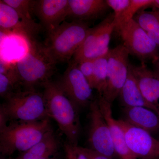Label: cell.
Wrapping results in <instances>:
<instances>
[{"label":"cell","instance_id":"obj_1","mask_svg":"<svg viewBox=\"0 0 159 159\" xmlns=\"http://www.w3.org/2000/svg\"><path fill=\"white\" fill-rule=\"evenodd\" d=\"M42 87L48 117L56 122L67 142L78 145L81 132L79 108L66 96L57 81L49 80Z\"/></svg>","mask_w":159,"mask_h":159},{"label":"cell","instance_id":"obj_2","mask_svg":"<svg viewBox=\"0 0 159 159\" xmlns=\"http://www.w3.org/2000/svg\"><path fill=\"white\" fill-rule=\"evenodd\" d=\"M25 55L13 64L20 86L23 90L36 89L38 86L51 80L56 72L57 63L51 57L44 44L35 39L28 42Z\"/></svg>","mask_w":159,"mask_h":159},{"label":"cell","instance_id":"obj_3","mask_svg":"<svg viewBox=\"0 0 159 159\" xmlns=\"http://www.w3.org/2000/svg\"><path fill=\"white\" fill-rule=\"evenodd\" d=\"M50 118L37 121H11L0 127V152L9 157L29 150L52 130Z\"/></svg>","mask_w":159,"mask_h":159},{"label":"cell","instance_id":"obj_4","mask_svg":"<svg viewBox=\"0 0 159 159\" xmlns=\"http://www.w3.org/2000/svg\"><path fill=\"white\" fill-rule=\"evenodd\" d=\"M50 118L43 93L19 90L4 99L0 106V127L11 121H37Z\"/></svg>","mask_w":159,"mask_h":159},{"label":"cell","instance_id":"obj_5","mask_svg":"<svg viewBox=\"0 0 159 159\" xmlns=\"http://www.w3.org/2000/svg\"><path fill=\"white\" fill-rule=\"evenodd\" d=\"M89 26V23L85 22L65 21L48 32L44 45L57 63L70 61L85 39Z\"/></svg>","mask_w":159,"mask_h":159},{"label":"cell","instance_id":"obj_6","mask_svg":"<svg viewBox=\"0 0 159 159\" xmlns=\"http://www.w3.org/2000/svg\"><path fill=\"white\" fill-rule=\"evenodd\" d=\"M123 45L129 54L145 62H152L159 56V48L146 31L134 19L115 26Z\"/></svg>","mask_w":159,"mask_h":159},{"label":"cell","instance_id":"obj_7","mask_svg":"<svg viewBox=\"0 0 159 159\" xmlns=\"http://www.w3.org/2000/svg\"><path fill=\"white\" fill-rule=\"evenodd\" d=\"M115 26L114 13H110L97 25L90 28L73 60L78 63L86 60H95L107 54L110 50L109 46Z\"/></svg>","mask_w":159,"mask_h":159},{"label":"cell","instance_id":"obj_8","mask_svg":"<svg viewBox=\"0 0 159 159\" xmlns=\"http://www.w3.org/2000/svg\"><path fill=\"white\" fill-rule=\"evenodd\" d=\"M129 55L128 50L123 44L119 45L109 51L107 83L101 97L111 104L119 97L128 77L130 65Z\"/></svg>","mask_w":159,"mask_h":159},{"label":"cell","instance_id":"obj_9","mask_svg":"<svg viewBox=\"0 0 159 159\" xmlns=\"http://www.w3.org/2000/svg\"><path fill=\"white\" fill-rule=\"evenodd\" d=\"M89 108L88 142L90 148L110 158L116 159L118 157L114 149L110 128L97 99L91 103Z\"/></svg>","mask_w":159,"mask_h":159},{"label":"cell","instance_id":"obj_10","mask_svg":"<svg viewBox=\"0 0 159 159\" xmlns=\"http://www.w3.org/2000/svg\"><path fill=\"white\" fill-rule=\"evenodd\" d=\"M66 96L80 109L89 107L95 99L93 89L72 60L61 79L57 81Z\"/></svg>","mask_w":159,"mask_h":159},{"label":"cell","instance_id":"obj_11","mask_svg":"<svg viewBox=\"0 0 159 159\" xmlns=\"http://www.w3.org/2000/svg\"><path fill=\"white\" fill-rule=\"evenodd\" d=\"M116 122L124 133L129 148L137 159H159V140L124 119H118Z\"/></svg>","mask_w":159,"mask_h":159},{"label":"cell","instance_id":"obj_12","mask_svg":"<svg viewBox=\"0 0 159 159\" xmlns=\"http://www.w3.org/2000/svg\"><path fill=\"white\" fill-rule=\"evenodd\" d=\"M40 24L21 16L3 0L0 1V29L5 34L22 36L28 42L34 37L42 28Z\"/></svg>","mask_w":159,"mask_h":159},{"label":"cell","instance_id":"obj_13","mask_svg":"<svg viewBox=\"0 0 159 159\" xmlns=\"http://www.w3.org/2000/svg\"><path fill=\"white\" fill-rule=\"evenodd\" d=\"M69 11V0H37L33 4V12L48 32L65 21Z\"/></svg>","mask_w":159,"mask_h":159},{"label":"cell","instance_id":"obj_14","mask_svg":"<svg viewBox=\"0 0 159 159\" xmlns=\"http://www.w3.org/2000/svg\"><path fill=\"white\" fill-rule=\"evenodd\" d=\"M129 70L138 82L145 99L156 109L159 116V75L145 62L139 65L130 64Z\"/></svg>","mask_w":159,"mask_h":159},{"label":"cell","instance_id":"obj_15","mask_svg":"<svg viewBox=\"0 0 159 159\" xmlns=\"http://www.w3.org/2000/svg\"><path fill=\"white\" fill-rule=\"evenodd\" d=\"M69 2L67 18L89 23L103 17L110 9L106 0H69Z\"/></svg>","mask_w":159,"mask_h":159},{"label":"cell","instance_id":"obj_16","mask_svg":"<svg viewBox=\"0 0 159 159\" xmlns=\"http://www.w3.org/2000/svg\"><path fill=\"white\" fill-rule=\"evenodd\" d=\"M97 99L101 112L110 128L114 149L117 157L120 159H138L129 148L124 133L113 116L111 104L101 96H99Z\"/></svg>","mask_w":159,"mask_h":159},{"label":"cell","instance_id":"obj_17","mask_svg":"<svg viewBox=\"0 0 159 159\" xmlns=\"http://www.w3.org/2000/svg\"><path fill=\"white\" fill-rule=\"evenodd\" d=\"M125 119L131 125L149 133L159 132V116L153 111L143 107H124Z\"/></svg>","mask_w":159,"mask_h":159},{"label":"cell","instance_id":"obj_18","mask_svg":"<svg viewBox=\"0 0 159 159\" xmlns=\"http://www.w3.org/2000/svg\"><path fill=\"white\" fill-rule=\"evenodd\" d=\"M119 97L124 107H145L153 111L158 115L156 109L149 103L143 96L138 82L129 70L128 77L120 91Z\"/></svg>","mask_w":159,"mask_h":159},{"label":"cell","instance_id":"obj_19","mask_svg":"<svg viewBox=\"0 0 159 159\" xmlns=\"http://www.w3.org/2000/svg\"><path fill=\"white\" fill-rule=\"evenodd\" d=\"M60 145L59 140L52 129L47 133L37 144L25 152L40 158L56 157Z\"/></svg>","mask_w":159,"mask_h":159},{"label":"cell","instance_id":"obj_20","mask_svg":"<svg viewBox=\"0 0 159 159\" xmlns=\"http://www.w3.org/2000/svg\"><path fill=\"white\" fill-rule=\"evenodd\" d=\"M133 19L144 29L159 48V11L155 9L140 10Z\"/></svg>","mask_w":159,"mask_h":159},{"label":"cell","instance_id":"obj_21","mask_svg":"<svg viewBox=\"0 0 159 159\" xmlns=\"http://www.w3.org/2000/svg\"><path fill=\"white\" fill-rule=\"evenodd\" d=\"M108 53L94 60V74L92 88L98 92L99 96H102L104 93L107 83Z\"/></svg>","mask_w":159,"mask_h":159},{"label":"cell","instance_id":"obj_22","mask_svg":"<svg viewBox=\"0 0 159 159\" xmlns=\"http://www.w3.org/2000/svg\"><path fill=\"white\" fill-rule=\"evenodd\" d=\"M153 0H130V5L120 19L115 22L116 25L129 21L141 9H146L152 3Z\"/></svg>","mask_w":159,"mask_h":159},{"label":"cell","instance_id":"obj_23","mask_svg":"<svg viewBox=\"0 0 159 159\" xmlns=\"http://www.w3.org/2000/svg\"><path fill=\"white\" fill-rule=\"evenodd\" d=\"M7 5L13 8L21 16L30 20H33L31 16L33 12L34 1L31 0H3Z\"/></svg>","mask_w":159,"mask_h":159},{"label":"cell","instance_id":"obj_24","mask_svg":"<svg viewBox=\"0 0 159 159\" xmlns=\"http://www.w3.org/2000/svg\"><path fill=\"white\" fill-rule=\"evenodd\" d=\"M107 3L113 10L115 21L120 19L128 9L130 5V0H106Z\"/></svg>","mask_w":159,"mask_h":159},{"label":"cell","instance_id":"obj_25","mask_svg":"<svg viewBox=\"0 0 159 159\" xmlns=\"http://www.w3.org/2000/svg\"><path fill=\"white\" fill-rule=\"evenodd\" d=\"M77 64L78 69L87 80L92 87L94 74V60H86L82 61L77 63Z\"/></svg>","mask_w":159,"mask_h":159},{"label":"cell","instance_id":"obj_26","mask_svg":"<svg viewBox=\"0 0 159 159\" xmlns=\"http://www.w3.org/2000/svg\"><path fill=\"white\" fill-rule=\"evenodd\" d=\"M63 149L66 159H88L79 146L72 145L67 141L64 143Z\"/></svg>","mask_w":159,"mask_h":159},{"label":"cell","instance_id":"obj_27","mask_svg":"<svg viewBox=\"0 0 159 159\" xmlns=\"http://www.w3.org/2000/svg\"><path fill=\"white\" fill-rule=\"evenodd\" d=\"M79 148L88 159H111L90 148H84L79 146Z\"/></svg>","mask_w":159,"mask_h":159},{"label":"cell","instance_id":"obj_28","mask_svg":"<svg viewBox=\"0 0 159 159\" xmlns=\"http://www.w3.org/2000/svg\"><path fill=\"white\" fill-rule=\"evenodd\" d=\"M15 159H57L56 157L50 158H40L31 156L26 152H22Z\"/></svg>","mask_w":159,"mask_h":159},{"label":"cell","instance_id":"obj_29","mask_svg":"<svg viewBox=\"0 0 159 159\" xmlns=\"http://www.w3.org/2000/svg\"><path fill=\"white\" fill-rule=\"evenodd\" d=\"M148 7H151L152 9L159 10V0H153L152 3Z\"/></svg>","mask_w":159,"mask_h":159},{"label":"cell","instance_id":"obj_30","mask_svg":"<svg viewBox=\"0 0 159 159\" xmlns=\"http://www.w3.org/2000/svg\"><path fill=\"white\" fill-rule=\"evenodd\" d=\"M1 159H9V158L6 159V158H5L4 157H1Z\"/></svg>","mask_w":159,"mask_h":159},{"label":"cell","instance_id":"obj_31","mask_svg":"<svg viewBox=\"0 0 159 159\" xmlns=\"http://www.w3.org/2000/svg\"><path fill=\"white\" fill-rule=\"evenodd\" d=\"M157 10V11H159V10Z\"/></svg>","mask_w":159,"mask_h":159},{"label":"cell","instance_id":"obj_32","mask_svg":"<svg viewBox=\"0 0 159 159\" xmlns=\"http://www.w3.org/2000/svg\"></svg>","mask_w":159,"mask_h":159}]
</instances>
